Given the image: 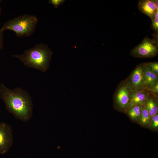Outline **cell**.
Listing matches in <instances>:
<instances>
[{
    "instance_id": "obj_1",
    "label": "cell",
    "mask_w": 158,
    "mask_h": 158,
    "mask_svg": "<svg viewBox=\"0 0 158 158\" xmlns=\"http://www.w3.org/2000/svg\"><path fill=\"white\" fill-rule=\"evenodd\" d=\"M0 98L4 102L6 109L17 119L26 122L31 117L32 102L26 91L20 87L11 90L1 83Z\"/></svg>"
},
{
    "instance_id": "obj_2",
    "label": "cell",
    "mask_w": 158,
    "mask_h": 158,
    "mask_svg": "<svg viewBox=\"0 0 158 158\" xmlns=\"http://www.w3.org/2000/svg\"><path fill=\"white\" fill-rule=\"evenodd\" d=\"M53 52L48 46L38 43L34 47L25 50L22 54L13 55L29 68L45 72L48 69Z\"/></svg>"
},
{
    "instance_id": "obj_3",
    "label": "cell",
    "mask_w": 158,
    "mask_h": 158,
    "mask_svg": "<svg viewBox=\"0 0 158 158\" xmlns=\"http://www.w3.org/2000/svg\"><path fill=\"white\" fill-rule=\"evenodd\" d=\"M38 22L35 16L25 14L8 20L0 29L12 30L17 37H29L34 32Z\"/></svg>"
},
{
    "instance_id": "obj_4",
    "label": "cell",
    "mask_w": 158,
    "mask_h": 158,
    "mask_svg": "<svg viewBox=\"0 0 158 158\" xmlns=\"http://www.w3.org/2000/svg\"><path fill=\"white\" fill-rule=\"evenodd\" d=\"M157 42L154 39L145 37L142 41L131 51L133 56L142 58H152L158 52Z\"/></svg>"
},
{
    "instance_id": "obj_5",
    "label": "cell",
    "mask_w": 158,
    "mask_h": 158,
    "mask_svg": "<svg viewBox=\"0 0 158 158\" xmlns=\"http://www.w3.org/2000/svg\"><path fill=\"white\" fill-rule=\"evenodd\" d=\"M133 92L127 80L118 85L114 95L115 102L117 106L121 109H128Z\"/></svg>"
},
{
    "instance_id": "obj_6",
    "label": "cell",
    "mask_w": 158,
    "mask_h": 158,
    "mask_svg": "<svg viewBox=\"0 0 158 158\" xmlns=\"http://www.w3.org/2000/svg\"><path fill=\"white\" fill-rule=\"evenodd\" d=\"M13 143V130L11 126L0 122V154L6 153Z\"/></svg>"
},
{
    "instance_id": "obj_7",
    "label": "cell",
    "mask_w": 158,
    "mask_h": 158,
    "mask_svg": "<svg viewBox=\"0 0 158 158\" xmlns=\"http://www.w3.org/2000/svg\"><path fill=\"white\" fill-rule=\"evenodd\" d=\"M144 64L137 66L127 79L133 92L146 90L143 77Z\"/></svg>"
},
{
    "instance_id": "obj_8",
    "label": "cell",
    "mask_w": 158,
    "mask_h": 158,
    "mask_svg": "<svg viewBox=\"0 0 158 158\" xmlns=\"http://www.w3.org/2000/svg\"><path fill=\"white\" fill-rule=\"evenodd\" d=\"M143 77L146 90H149L158 82V75L152 71L147 63H144Z\"/></svg>"
},
{
    "instance_id": "obj_9",
    "label": "cell",
    "mask_w": 158,
    "mask_h": 158,
    "mask_svg": "<svg viewBox=\"0 0 158 158\" xmlns=\"http://www.w3.org/2000/svg\"><path fill=\"white\" fill-rule=\"evenodd\" d=\"M138 7L142 13L150 17L151 19L157 11L152 0H141L138 2Z\"/></svg>"
},
{
    "instance_id": "obj_10",
    "label": "cell",
    "mask_w": 158,
    "mask_h": 158,
    "mask_svg": "<svg viewBox=\"0 0 158 158\" xmlns=\"http://www.w3.org/2000/svg\"><path fill=\"white\" fill-rule=\"evenodd\" d=\"M149 95V93L146 90L133 92L127 110L134 106L144 105Z\"/></svg>"
},
{
    "instance_id": "obj_11",
    "label": "cell",
    "mask_w": 158,
    "mask_h": 158,
    "mask_svg": "<svg viewBox=\"0 0 158 158\" xmlns=\"http://www.w3.org/2000/svg\"><path fill=\"white\" fill-rule=\"evenodd\" d=\"M147 110L151 118L157 114L158 104L157 101L150 95L144 105Z\"/></svg>"
},
{
    "instance_id": "obj_12",
    "label": "cell",
    "mask_w": 158,
    "mask_h": 158,
    "mask_svg": "<svg viewBox=\"0 0 158 158\" xmlns=\"http://www.w3.org/2000/svg\"><path fill=\"white\" fill-rule=\"evenodd\" d=\"M142 105L134 106L128 110L127 114L133 120L139 121L142 110Z\"/></svg>"
},
{
    "instance_id": "obj_13",
    "label": "cell",
    "mask_w": 158,
    "mask_h": 158,
    "mask_svg": "<svg viewBox=\"0 0 158 158\" xmlns=\"http://www.w3.org/2000/svg\"><path fill=\"white\" fill-rule=\"evenodd\" d=\"M151 120L149 113L145 105H142L141 114L139 122L143 126L149 125Z\"/></svg>"
},
{
    "instance_id": "obj_14",
    "label": "cell",
    "mask_w": 158,
    "mask_h": 158,
    "mask_svg": "<svg viewBox=\"0 0 158 158\" xmlns=\"http://www.w3.org/2000/svg\"><path fill=\"white\" fill-rule=\"evenodd\" d=\"M150 128L154 130H157L158 128V115L157 114L151 118L149 125Z\"/></svg>"
},
{
    "instance_id": "obj_15",
    "label": "cell",
    "mask_w": 158,
    "mask_h": 158,
    "mask_svg": "<svg viewBox=\"0 0 158 158\" xmlns=\"http://www.w3.org/2000/svg\"><path fill=\"white\" fill-rule=\"evenodd\" d=\"M147 64L151 70L158 75V62L148 63Z\"/></svg>"
},
{
    "instance_id": "obj_16",
    "label": "cell",
    "mask_w": 158,
    "mask_h": 158,
    "mask_svg": "<svg viewBox=\"0 0 158 158\" xmlns=\"http://www.w3.org/2000/svg\"><path fill=\"white\" fill-rule=\"evenodd\" d=\"M65 1L64 0H49V2L52 4L55 8H57Z\"/></svg>"
},
{
    "instance_id": "obj_17",
    "label": "cell",
    "mask_w": 158,
    "mask_h": 158,
    "mask_svg": "<svg viewBox=\"0 0 158 158\" xmlns=\"http://www.w3.org/2000/svg\"><path fill=\"white\" fill-rule=\"evenodd\" d=\"M152 20V27L156 32L158 31V18H153Z\"/></svg>"
},
{
    "instance_id": "obj_18",
    "label": "cell",
    "mask_w": 158,
    "mask_h": 158,
    "mask_svg": "<svg viewBox=\"0 0 158 158\" xmlns=\"http://www.w3.org/2000/svg\"><path fill=\"white\" fill-rule=\"evenodd\" d=\"M4 32L0 29V50H2L3 48Z\"/></svg>"
},
{
    "instance_id": "obj_19",
    "label": "cell",
    "mask_w": 158,
    "mask_h": 158,
    "mask_svg": "<svg viewBox=\"0 0 158 158\" xmlns=\"http://www.w3.org/2000/svg\"><path fill=\"white\" fill-rule=\"evenodd\" d=\"M148 90L154 93L157 94L158 92V82L151 89Z\"/></svg>"
},
{
    "instance_id": "obj_20",
    "label": "cell",
    "mask_w": 158,
    "mask_h": 158,
    "mask_svg": "<svg viewBox=\"0 0 158 158\" xmlns=\"http://www.w3.org/2000/svg\"><path fill=\"white\" fill-rule=\"evenodd\" d=\"M153 2L156 10L158 11V0H152Z\"/></svg>"
},
{
    "instance_id": "obj_21",
    "label": "cell",
    "mask_w": 158,
    "mask_h": 158,
    "mask_svg": "<svg viewBox=\"0 0 158 158\" xmlns=\"http://www.w3.org/2000/svg\"><path fill=\"white\" fill-rule=\"evenodd\" d=\"M1 8H0V15H1Z\"/></svg>"
},
{
    "instance_id": "obj_22",
    "label": "cell",
    "mask_w": 158,
    "mask_h": 158,
    "mask_svg": "<svg viewBox=\"0 0 158 158\" xmlns=\"http://www.w3.org/2000/svg\"><path fill=\"white\" fill-rule=\"evenodd\" d=\"M2 0H0V4L1 3V2H2Z\"/></svg>"
}]
</instances>
